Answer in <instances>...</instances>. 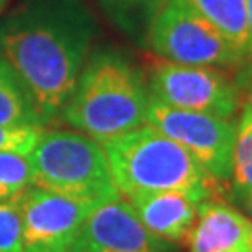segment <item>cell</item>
I'll list each match as a JSON object with an SVG mask.
<instances>
[{
	"label": "cell",
	"instance_id": "cell-1",
	"mask_svg": "<svg viewBox=\"0 0 252 252\" xmlns=\"http://www.w3.org/2000/svg\"><path fill=\"white\" fill-rule=\"evenodd\" d=\"M95 21L82 0H19L0 21V56L17 73L43 126L60 116L88 58Z\"/></svg>",
	"mask_w": 252,
	"mask_h": 252
},
{
	"label": "cell",
	"instance_id": "cell-2",
	"mask_svg": "<svg viewBox=\"0 0 252 252\" xmlns=\"http://www.w3.org/2000/svg\"><path fill=\"white\" fill-rule=\"evenodd\" d=\"M150 90L126 56L97 51L86 60L60 118L79 133L105 146L148 126Z\"/></svg>",
	"mask_w": 252,
	"mask_h": 252
},
{
	"label": "cell",
	"instance_id": "cell-3",
	"mask_svg": "<svg viewBox=\"0 0 252 252\" xmlns=\"http://www.w3.org/2000/svg\"><path fill=\"white\" fill-rule=\"evenodd\" d=\"M103 150L118 192L127 202L164 190H181L202 198L222 194V183L213 180L185 148L150 124L110 140Z\"/></svg>",
	"mask_w": 252,
	"mask_h": 252
},
{
	"label": "cell",
	"instance_id": "cell-4",
	"mask_svg": "<svg viewBox=\"0 0 252 252\" xmlns=\"http://www.w3.org/2000/svg\"><path fill=\"white\" fill-rule=\"evenodd\" d=\"M32 185L92 206L120 198L99 142L77 131H43L28 153Z\"/></svg>",
	"mask_w": 252,
	"mask_h": 252
},
{
	"label": "cell",
	"instance_id": "cell-5",
	"mask_svg": "<svg viewBox=\"0 0 252 252\" xmlns=\"http://www.w3.org/2000/svg\"><path fill=\"white\" fill-rule=\"evenodd\" d=\"M146 45L162 60L181 65L217 67L252 77V60L239 53L189 0H166L153 17Z\"/></svg>",
	"mask_w": 252,
	"mask_h": 252
},
{
	"label": "cell",
	"instance_id": "cell-6",
	"mask_svg": "<svg viewBox=\"0 0 252 252\" xmlns=\"http://www.w3.org/2000/svg\"><path fill=\"white\" fill-rule=\"evenodd\" d=\"M150 95L181 110L234 118L241 107V81L224 69L159 58L150 67Z\"/></svg>",
	"mask_w": 252,
	"mask_h": 252
},
{
	"label": "cell",
	"instance_id": "cell-7",
	"mask_svg": "<svg viewBox=\"0 0 252 252\" xmlns=\"http://www.w3.org/2000/svg\"><path fill=\"white\" fill-rule=\"evenodd\" d=\"M148 122L162 135L178 142L196 159L219 183H228L232 176L237 122L202 112H190L164 105L150 95Z\"/></svg>",
	"mask_w": 252,
	"mask_h": 252
},
{
	"label": "cell",
	"instance_id": "cell-8",
	"mask_svg": "<svg viewBox=\"0 0 252 252\" xmlns=\"http://www.w3.org/2000/svg\"><path fill=\"white\" fill-rule=\"evenodd\" d=\"M23 252H67L95 206L30 187L17 200Z\"/></svg>",
	"mask_w": 252,
	"mask_h": 252
},
{
	"label": "cell",
	"instance_id": "cell-9",
	"mask_svg": "<svg viewBox=\"0 0 252 252\" xmlns=\"http://www.w3.org/2000/svg\"><path fill=\"white\" fill-rule=\"evenodd\" d=\"M174 245L146 230L135 207L122 196L97 204L67 252H174Z\"/></svg>",
	"mask_w": 252,
	"mask_h": 252
},
{
	"label": "cell",
	"instance_id": "cell-10",
	"mask_svg": "<svg viewBox=\"0 0 252 252\" xmlns=\"http://www.w3.org/2000/svg\"><path fill=\"white\" fill-rule=\"evenodd\" d=\"M185 245L189 252H251L252 220L220 196L207 198L200 204Z\"/></svg>",
	"mask_w": 252,
	"mask_h": 252
},
{
	"label": "cell",
	"instance_id": "cell-11",
	"mask_svg": "<svg viewBox=\"0 0 252 252\" xmlns=\"http://www.w3.org/2000/svg\"><path fill=\"white\" fill-rule=\"evenodd\" d=\"M204 200L207 198L190 192L164 190L136 196L129 204L135 207L136 215L150 234L176 245L185 243Z\"/></svg>",
	"mask_w": 252,
	"mask_h": 252
},
{
	"label": "cell",
	"instance_id": "cell-12",
	"mask_svg": "<svg viewBox=\"0 0 252 252\" xmlns=\"http://www.w3.org/2000/svg\"><path fill=\"white\" fill-rule=\"evenodd\" d=\"M202 17L239 53L252 60V39L245 0H189Z\"/></svg>",
	"mask_w": 252,
	"mask_h": 252
},
{
	"label": "cell",
	"instance_id": "cell-13",
	"mask_svg": "<svg viewBox=\"0 0 252 252\" xmlns=\"http://www.w3.org/2000/svg\"><path fill=\"white\" fill-rule=\"evenodd\" d=\"M43 127L32 97L17 73L0 56V127Z\"/></svg>",
	"mask_w": 252,
	"mask_h": 252
},
{
	"label": "cell",
	"instance_id": "cell-14",
	"mask_svg": "<svg viewBox=\"0 0 252 252\" xmlns=\"http://www.w3.org/2000/svg\"><path fill=\"white\" fill-rule=\"evenodd\" d=\"M164 2L166 0H99L107 17L140 45H146L150 25Z\"/></svg>",
	"mask_w": 252,
	"mask_h": 252
},
{
	"label": "cell",
	"instance_id": "cell-15",
	"mask_svg": "<svg viewBox=\"0 0 252 252\" xmlns=\"http://www.w3.org/2000/svg\"><path fill=\"white\" fill-rule=\"evenodd\" d=\"M230 181L239 198L252 194V114L245 103L237 120Z\"/></svg>",
	"mask_w": 252,
	"mask_h": 252
},
{
	"label": "cell",
	"instance_id": "cell-16",
	"mask_svg": "<svg viewBox=\"0 0 252 252\" xmlns=\"http://www.w3.org/2000/svg\"><path fill=\"white\" fill-rule=\"evenodd\" d=\"M30 187V157L17 152H0V202H17Z\"/></svg>",
	"mask_w": 252,
	"mask_h": 252
},
{
	"label": "cell",
	"instance_id": "cell-17",
	"mask_svg": "<svg viewBox=\"0 0 252 252\" xmlns=\"http://www.w3.org/2000/svg\"><path fill=\"white\" fill-rule=\"evenodd\" d=\"M0 252H23V222L17 202H0Z\"/></svg>",
	"mask_w": 252,
	"mask_h": 252
},
{
	"label": "cell",
	"instance_id": "cell-18",
	"mask_svg": "<svg viewBox=\"0 0 252 252\" xmlns=\"http://www.w3.org/2000/svg\"><path fill=\"white\" fill-rule=\"evenodd\" d=\"M43 131V127L30 126L0 127V152H17L28 155L39 142Z\"/></svg>",
	"mask_w": 252,
	"mask_h": 252
},
{
	"label": "cell",
	"instance_id": "cell-19",
	"mask_svg": "<svg viewBox=\"0 0 252 252\" xmlns=\"http://www.w3.org/2000/svg\"><path fill=\"white\" fill-rule=\"evenodd\" d=\"M247 99H245V105L249 107V110H251L252 114V77L249 79V82H247V95H245Z\"/></svg>",
	"mask_w": 252,
	"mask_h": 252
},
{
	"label": "cell",
	"instance_id": "cell-20",
	"mask_svg": "<svg viewBox=\"0 0 252 252\" xmlns=\"http://www.w3.org/2000/svg\"><path fill=\"white\" fill-rule=\"evenodd\" d=\"M247 2V19H249V32H251L252 39V0H245Z\"/></svg>",
	"mask_w": 252,
	"mask_h": 252
},
{
	"label": "cell",
	"instance_id": "cell-21",
	"mask_svg": "<svg viewBox=\"0 0 252 252\" xmlns=\"http://www.w3.org/2000/svg\"><path fill=\"white\" fill-rule=\"evenodd\" d=\"M243 202V206L247 207V211H249V215H251V220H252V194H247L243 198H239Z\"/></svg>",
	"mask_w": 252,
	"mask_h": 252
},
{
	"label": "cell",
	"instance_id": "cell-22",
	"mask_svg": "<svg viewBox=\"0 0 252 252\" xmlns=\"http://www.w3.org/2000/svg\"><path fill=\"white\" fill-rule=\"evenodd\" d=\"M6 4H8V0H0V11L6 8Z\"/></svg>",
	"mask_w": 252,
	"mask_h": 252
},
{
	"label": "cell",
	"instance_id": "cell-23",
	"mask_svg": "<svg viewBox=\"0 0 252 252\" xmlns=\"http://www.w3.org/2000/svg\"><path fill=\"white\" fill-rule=\"evenodd\" d=\"M251 252H252V251H251Z\"/></svg>",
	"mask_w": 252,
	"mask_h": 252
}]
</instances>
